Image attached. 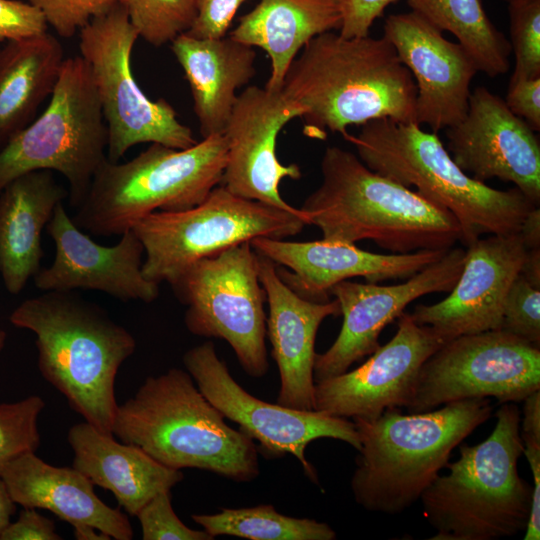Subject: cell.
Wrapping results in <instances>:
<instances>
[{"instance_id":"cell-35","label":"cell","mask_w":540,"mask_h":540,"mask_svg":"<svg viewBox=\"0 0 540 540\" xmlns=\"http://www.w3.org/2000/svg\"><path fill=\"white\" fill-rule=\"evenodd\" d=\"M500 330L540 346V289L521 273L505 297Z\"/></svg>"},{"instance_id":"cell-43","label":"cell","mask_w":540,"mask_h":540,"mask_svg":"<svg viewBox=\"0 0 540 540\" xmlns=\"http://www.w3.org/2000/svg\"><path fill=\"white\" fill-rule=\"evenodd\" d=\"M520 433L523 443H540V390L534 391L524 400Z\"/></svg>"},{"instance_id":"cell-12","label":"cell","mask_w":540,"mask_h":540,"mask_svg":"<svg viewBox=\"0 0 540 540\" xmlns=\"http://www.w3.org/2000/svg\"><path fill=\"white\" fill-rule=\"evenodd\" d=\"M169 285L186 306L190 333L225 340L250 377L266 375V293L250 242L196 261Z\"/></svg>"},{"instance_id":"cell-17","label":"cell","mask_w":540,"mask_h":540,"mask_svg":"<svg viewBox=\"0 0 540 540\" xmlns=\"http://www.w3.org/2000/svg\"><path fill=\"white\" fill-rule=\"evenodd\" d=\"M305 111L282 89L248 86L237 97L222 132L227 143V160L221 181L233 194L285 210L298 208L281 196L284 178L298 180L295 163L285 165L276 153L280 131Z\"/></svg>"},{"instance_id":"cell-39","label":"cell","mask_w":540,"mask_h":540,"mask_svg":"<svg viewBox=\"0 0 540 540\" xmlns=\"http://www.w3.org/2000/svg\"><path fill=\"white\" fill-rule=\"evenodd\" d=\"M247 0H194L196 17L190 36L203 39H219L226 33L240 6Z\"/></svg>"},{"instance_id":"cell-8","label":"cell","mask_w":540,"mask_h":540,"mask_svg":"<svg viewBox=\"0 0 540 540\" xmlns=\"http://www.w3.org/2000/svg\"><path fill=\"white\" fill-rule=\"evenodd\" d=\"M226 160L223 134L186 149L151 143L124 163L107 159L71 218L91 235H122L152 212H177L200 204L221 184Z\"/></svg>"},{"instance_id":"cell-20","label":"cell","mask_w":540,"mask_h":540,"mask_svg":"<svg viewBox=\"0 0 540 540\" xmlns=\"http://www.w3.org/2000/svg\"><path fill=\"white\" fill-rule=\"evenodd\" d=\"M55 243L49 267L33 276L43 291L97 290L121 301L151 303L159 296V284L142 273L144 247L132 229L113 246H104L82 232L60 202L46 226Z\"/></svg>"},{"instance_id":"cell-29","label":"cell","mask_w":540,"mask_h":540,"mask_svg":"<svg viewBox=\"0 0 540 540\" xmlns=\"http://www.w3.org/2000/svg\"><path fill=\"white\" fill-rule=\"evenodd\" d=\"M64 60L61 43L47 32L0 49V149L32 122L52 94Z\"/></svg>"},{"instance_id":"cell-10","label":"cell","mask_w":540,"mask_h":540,"mask_svg":"<svg viewBox=\"0 0 540 540\" xmlns=\"http://www.w3.org/2000/svg\"><path fill=\"white\" fill-rule=\"evenodd\" d=\"M308 225L303 212L246 199L223 185L198 205L177 212L155 211L132 230L144 247L142 273L152 282H172L188 266L258 237L284 239Z\"/></svg>"},{"instance_id":"cell-27","label":"cell","mask_w":540,"mask_h":540,"mask_svg":"<svg viewBox=\"0 0 540 540\" xmlns=\"http://www.w3.org/2000/svg\"><path fill=\"white\" fill-rule=\"evenodd\" d=\"M170 44L189 84L202 137L222 134L237 91L255 77L254 47L230 36L203 39L187 33Z\"/></svg>"},{"instance_id":"cell-3","label":"cell","mask_w":540,"mask_h":540,"mask_svg":"<svg viewBox=\"0 0 540 540\" xmlns=\"http://www.w3.org/2000/svg\"><path fill=\"white\" fill-rule=\"evenodd\" d=\"M9 321L35 334L42 377L85 421L113 434L115 380L135 352L134 336L104 308L73 291H46L26 299Z\"/></svg>"},{"instance_id":"cell-40","label":"cell","mask_w":540,"mask_h":540,"mask_svg":"<svg viewBox=\"0 0 540 540\" xmlns=\"http://www.w3.org/2000/svg\"><path fill=\"white\" fill-rule=\"evenodd\" d=\"M395 1L397 0H342V24L339 34L346 38L368 36L373 22Z\"/></svg>"},{"instance_id":"cell-7","label":"cell","mask_w":540,"mask_h":540,"mask_svg":"<svg viewBox=\"0 0 540 540\" xmlns=\"http://www.w3.org/2000/svg\"><path fill=\"white\" fill-rule=\"evenodd\" d=\"M520 410L503 403L496 424L481 443L461 445L420 497L423 515L434 528L432 540H496L524 532L532 485L518 472L524 444Z\"/></svg>"},{"instance_id":"cell-16","label":"cell","mask_w":540,"mask_h":540,"mask_svg":"<svg viewBox=\"0 0 540 540\" xmlns=\"http://www.w3.org/2000/svg\"><path fill=\"white\" fill-rule=\"evenodd\" d=\"M393 338L354 370L315 382V410L340 418L371 421L407 406L424 362L446 341L409 313L398 318Z\"/></svg>"},{"instance_id":"cell-2","label":"cell","mask_w":540,"mask_h":540,"mask_svg":"<svg viewBox=\"0 0 540 540\" xmlns=\"http://www.w3.org/2000/svg\"><path fill=\"white\" fill-rule=\"evenodd\" d=\"M322 182L300 210L322 239L355 244L372 240L392 253L448 250L461 228L446 209L369 169L354 153L325 149Z\"/></svg>"},{"instance_id":"cell-33","label":"cell","mask_w":540,"mask_h":540,"mask_svg":"<svg viewBox=\"0 0 540 540\" xmlns=\"http://www.w3.org/2000/svg\"><path fill=\"white\" fill-rule=\"evenodd\" d=\"M45 401L38 395L0 404V466L40 445L38 419Z\"/></svg>"},{"instance_id":"cell-13","label":"cell","mask_w":540,"mask_h":540,"mask_svg":"<svg viewBox=\"0 0 540 540\" xmlns=\"http://www.w3.org/2000/svg\"><path fill=\"white\" fill-rule=\"evenodd\" d=\"M540 390V348L502 330L458 336L422 365L406 406L409 413L493 397L518 403Z\"/></svg>"},{"instance_id":"cell-38","label":"cell","mask_w":540,"mask_h":540,"mask_svg":"<svg viewBox=\"0 0 540 540\" xmlns=\"http://www.w3.org/2000/svg\"><path fill=\"white\" fill-rule=\"evenodd\" d=\"M47 27L43 14L31 3L0 0V42L41 35Z\"/></svg>"},{"instance_id":"cell-45","label":"cell","mask_w":540,"mask_h":540,"mask_svg":"<svg viewBox=\"0 0 540 540\" xmlns=\"http://www.w3.org/2000/svg\"><path fill=\"white\" fill-rule=\"evenodd\" d=\"M520 273L534 287L540 289V248L527 250Z\"/></svg>"},{"instance_id":"cell-19","label":"cell","mask_w":540,"mask_h":540,"mask_svg":"<svg viewBox=\"0 0 540 540\" xmlns=\"http://www.w3.org/2000/svg\"><path fill=\"white\" fill-rule=\"evenodd\" d=\"M383 32L414 79L415 122L435 133L461 122L478 72L466 50L413 11L389 15Z\"/></svg>"},{"instance_id":"cell-36","label":"cell","mask_w":540,"mask_h":540,"mask_svg":"<svg viewBox=\"0 0 540 540\" xmlns=\"http://www.w3.org/2000/svg\"><path fill=\"white\" fill-rule=\"evenodd\" d=\"M143 540H213L204 530L186 526L176 515L171 504L170 491L150 499L136 514Z\"/></svg>"},{"instance_id":"cell-6","label":"cell","mask_w":540,"mask_h":540,"mask_svg":"<svg viewBox=\"0 0 540 540\" xmlns=\"http://www.w3.org/2000/svg\"><path fill=\"white\" fill-rule=\"evenodd\" d=\"M372 171L411 188L449 211L458 221L464 246L485 235L519 233L536 206L518 188L495 189L475 180L452 159L438 134L414 122L390 118L361 125L343 136Z\"/></svg>"},{"instance_id":"cell-18","label":"cell","mask_w":540,"mask_h":540,"mask_svg":"<svg viewBox=\"0 0 540 540\" xmlns=\"http://www.w3.org/2000/svg\"><path fill=\"white\" fill-rule=\"evenodd\" d=\"M447 150L469 176L515 185L540 204V141L504 99L483 86L471 91L465 117L446 129Z\"/></svg>"},{"instance_id":"cell-23","label":"cell","mask_w":540,"mask_h":540,"mask_svg":"<svg viewBox=\"0 0 540 540\" xmlns=\"http://www.w3.org/2000/svg\"><path fill=\"white\" fill-rule=\"evenodd\" d=\"M258 271L269 309L266 336L280 375L276 403L315 410L316 334L324 319L341 315L340 305L336 299L315 302L302 298L280 278L277 265L259 254Z\"/></svg>"},{"instance_id":"cell-5","label":"cell","mask_w":540,"mask_h":540,"mask_svg":"<svg viewBox=\"0 0 540 540\" xmlns=\"http://www.w3.org/2000/svg\"><path fill=\"white\" fill-rule=\"evenodd\" d=\"M491 414L489 398H472L425 412L391 409L371 421L353 420L361 442L350 481L356 503L373 513L404 512Z\"/></svg>"},{"instance_id":"cell-46","label":"cell","mask_w":540,"mask_h":540,"mask_svg":"<svg viewBox=\"0 0 540 540\" xmlns=\"http://www.w3.org/2000/svg\"><path fill=\"white\" fill-rule=\"evenodd\" d=\"M15 511L16 503L12 499L5 482L0 477V536L11 522V517Z\"/></svg>"},{"instance_id":"cell-44","label":"cell","mask_w":540,"mask_h":540,"mask_svg":"<svg viewBox=\"0 0 540 540\" xmlns=\"http://www.w3.org/2000/svg\"><path fill=\"white\" fill-rule=\"evenodd\" d=\"M519 234L527 250L540 248V208H533L524 218Z\"/></svg>"},{"instance_id":"cell-9","label":"cell","mask_w":540,"mask_h":540,"mask_svg":"<svg viewBox=\"0 0 540 540\" xmlns=\"http://www.w3.org/2000/svg\"><path fill=\"white\" fill-rule=\"evenodd\" d=\"M108 131L85 60L65 58L44 112L0 149V191L31 171L62 174L77 208L107 160Z\"/></svg>"},{"instance_id":"cell-14","label":"cell","mask_w":540,"mask_h":540,"mask_svg":"<svg viewBox=\"0 0 540 540\" xmlns=\"http://www.w3.org/2000/svg\"><path fill=\"white\" fill-rule=\"evenodd\" d=\"M182 361L198 389L225 419L239 424L240 430L257 440L266 456L295 457L314 483H318L317 473L305 455L309 443L332 438L357 451L361 447L356 425L349 419L318 410L291 409L251 395L232 377L212 341L190 348Z\"/></svg>"},{"instance_id":"cell-31","label":"cell","mask_w":540,"mask_h":540,"mask_svg":"<svg viewBox=\"0 0 540 540\" xmlns=\"http://www.w3.org/2000/svg\"><path fill=\"white\" fill-rule=\"evenodd\" d=\"M191 518L213 538L225 535L251 540H334L337 537L327 523L283 515L271 504L222 508L218 513L193 514Z\"/></svg>"},{"instance_id":"cell-28","label":"cell","mask_w":540,"mask_h":540,"mask_svg":"<svg viewBox=\"0 0 540 540\" xmlns=\"http://www.w3.org/2000/svg\"><path fill=\"white\" fill-rule=\"evenodd\" d=\"M341 24L342 0H259L239 19L230 37L265 51L270 59L265 87L281 89L301 49L314 37L339 30Z\"/></svg>"},{"instance_id":"cell-26","label":"cell","mask_w":540,"mask_h":540,"mask_svg":"<svg viewBox=\"0 0 540 540\" xmlns=\"http://www.w3.org/2000/svg\"><path fill=\"white\" fill-rule=\"evenodd\" d=\"M67 195L49 170L24 173L0 191V275L10 294L40 270L42 231Z\"/></svg>"},{"instance_id":"cell-25","label":"cell","mask_w":540,"mask_h":540,"mask_svg":"<svg viewBox=\"0 0 540 540\" xmlns=\"http://www.w3.org/2000/svg\"><path fill=\"white\" fill-rule=\"evenodd\" d=\"M67 440L74 454L72 467L111 491L130 515L184 479L181 470L163 465L136 445L116 441L87 421L74 424Z\"/></svg>"},{"instance_id":"cell-21","label":"cell","mask_w":540,"mask_h":540,"mask_svg":"<svg viewBox=\"0 0 540 540\" xmlns=\"http://www.w3.org/2000/svg\"><path fill=\"white\" fill-rule=\"evenodd\" d=\"M465 250L463 270L449 295L432 305L419 304L409 313L446 342L500 330L505 297L527 254L519 233L480 237Z\"/></svg>"},{"instance_id":"cell-4","label":"cell","mask_w":540,"mask_h":540,"mask_svg":"<svg viewBox=\"0 0 540 540\" xmlns=\"http://www.w3.org/2000/svg\"><path fill=\"white\" fill-rule=\"evenodd\" d=\"M112 433L173 469L206 470L235 482L260 474L254 440L230 427L180 368L148 376L117 406Z\"/></svg>"},{"instance_id":"cell-41","label":"cell","mask_w":540,"mask_h":540,"mask_svg":"<svg viewBox=\"0 0 540 540\" xmlns=\"http://www.w3.org/2000/svg\"><path fill=\"white\" fill-rule=\"evenodd\" d=\"M506 105L535 131H540V77L509 84Z\"/></svg>"},{"instance_id":"cell-1","label":"cell","mask_w":540,"mask_h":540,"mask_svg":"<svg viewBox=\"0 0 540 540\" xmlns=\"http://www.w3.org/2000/svg\"><path fill=\"white\" fill-rule=\"evenodd\" d=\"M281 89L304 109L303 132L311 138L344 136L350 126L382 118L416 123L414 79L384 36L330 31L314 37L290 64Z\"/></svg>"},{"instance_id":"cell-30","label":"cell","mask_w":540,"mask_h":540,"mask_svg":"<svg viewBox=\"0 0 540 540\" xmlns=\"http://www.w3.org/2000/svg\"><path fill=\"white\" fill-rule=\"evenodd\" d=\"M406 1L411 11L440 31L452 33L478 71L494 78L509 70V40L490 21L481 0Z\"/></svg>"},{"instance_id":"cell-22","label":"cell","mask_w":540,"mask_h":540,"mask_svg":"<svg viewBox=\"0 0 540 540\" xmlns=\"http://www.w3.org/2000/svg\"><path fill=\"white\" fill-rule=\"evenodd\" d=\"M256 253L276 265L280 278L299 296L315 302L329 300L335 284L354 277L369 283L408 279L441 259L449 250H419L405 254H378L352 243L327 241L294 242L258 237L250 242Z\"/></svg>"},{"instance_id":"cell-11","label":"cell","mask_w":540,"mask_h":540,"mask_svg":"<svg viewBox=\"0 0 540 540\" xmlns=\"http://www.w3.org/2000/svg\"><path fill=\"white\" fill-rule=\"evenodd\" d=\"M79 33L80 56L90 70L107 126L108 161L119 162L141 143L186 149L198 142L170 103L148 98L137 84L131 55L139 35L123 7L116 4Z\"/></svg>"},{"instance_id":"cell-48","label":"cell","mask_w":540,"mask_h":540,"mask_svg":"<svg viewBox=\"0 0 540 540\" xmlns=\"http://www.w3.org/2000/svg\"><path fill=\"white\" fill-rule=\"evenodd\" d=\"M6 340H7V333H6V331L0 329V353L2 352V350H3L4 347H5Z\"/></svg>"},{"instance_id":"cell-49","label":"cell","mask_w":540,"mask_h":540,"mask_svg":"<svg viewBox=\"0 0 540 540\" xmlns=\"http://www.w3.org/2000/svg\"><path fill=\"white\" fill-rule=\"evenodd\" d=\"M505 1L510 2V1H512V0H505Z\"/></svg>"},{"instance_id":"cell-24","label":"cell","mask_w":540,"mask_h":540,"mask_svg":"<svg viewBox=\"0 0 540 540\" xmlns=\"http://www.w3.org/2000/svg\"><path fill=\"white\" fill-rule=\"evenodd\" d=\"M16 504L46 509L72 526L86 524L116 540H131L126 514L98 498L94 484L74 467L53 466L35 452L25 453L0 466Z\"/></svg>"},{"instance_id":"cell-37","label":"cell","mask_w":540,"mask_h":540,"mask_svg":"<svg viewBox=\"0 0 540 540\" xmlns=\"http://www.w3.org/2000/svg\"><path fill=\"white\" fill-rule=\"evenodd\" d=\"M44 16L48 25L63 38H71L92 19L116 4L117 0H28Z\"/></svg>"},{"instance_id":"cell-15","label":"cell","mask_w":540,"mask_h":540,"mask_svg":"<svg viewBox=\"0 0 540 540\" xmlns=\"http://www.w3.org/2000/svg\"><path fill=\"white\" fill-rule=\"evenodd\" d=\"M466 250L452 247L438 261L395 285L341 281L331 287L343 322L333 344L315 356L313 376L318 382L346 372L379 346L382 330L419 297L450 292L465 262Z\"/></svg>"},{"instance_id":"cell-42","label":"cell","mask_w":540,"mask_h":540,"mask_svg":"<svg viewBox=\"0 0 540 540\" xmlns=\"http://www.w3.org/2000/svg\"><path fill=\"white\" fill-rule=\"evenodd\" d=\"M60 539L54 522L30 507H23L16 521L10 522L0 536V540Z\"/></svg>"},{"instance_id":"cell-32","label":"cell","mask_w":540,"mask_h":540,"mask_svg":"<svg viewBox=\"0 0 540 540\" xmlns=\"http://www.w3.org/2000/svg\"><path fill=\"white\" fill-rule=\"evenodd\" d=\"M139 37L155 47L187 32L196 17L194 0H117Z\"/></svg>"},{"instance_id":"cell-47","label":"cell","mask_w":540,"mask_h":540,"mask_svg":"<svg viewBox=\"0 0 540 540\" xmlns=\"http://www.w3.org/2000/svg\"><path fill=\"white\" fill-rule=\"evenodd\" d=\"M73 530H74V536L78 540H109L111 539L105 533L86 524L73 526Z\"/></svg>"},{"instance_id":"cell-34","label":"cell","mask_w":540,"mask_h":540,"mask_svg":"<svg viewBox=\"0 0 540 540\" xmlns=\"http://www.w3.org/2000/svg\"><path fill=\"white\" fill-rule=\"evenodd\" d=\"M508 6L515 66L509 84L540 77V0H512Z\"/></svg>"}]
</instances>
